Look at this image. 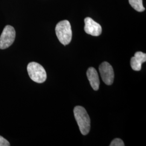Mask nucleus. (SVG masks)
I'll return each instance as SVG.
<instances>
[{"instance_id":"f257e3e1","label":"nucleus","mask_w":146,"mask_h":146,"mask_svg":"<svg viewBox=\"0 0 146 146\" xmlns=\"http://www.w3.org/2000/svg\"><path fill=\"white\" fill-rule=\"evenodd\" d=\"M74 114L81 134L84 135L88 134L90 129V119L86 110L82 106H76Z\"/></svg>"},{"instance_id":"423d86ee","label":"nucleus","mask_w":146,"mask_h":146,"mask_svg":"<svg viewBox=\"0 0 146 146\" xmlns=\"http://www.w3.org/2000/svg\"><path fill=\"white\" fill-rule=\"evenodd\" d=\"M84 31L89 35L98 36L102 33L101 25L94 21L92 18L87 17L84 19Z\"/></svg>"},{"instance_id":"0eeeda50","label":"nucleus","mask_w":146,"mask_h":146,"mask_svg":"<svg viewBox=\"0 0 146 146\" xmlns=\"http://www.w3.org/2000/svg\"><path fill=\"white\" fill-rule=\"evenodd\" d=\"M146 61V54L141 52H137L135 53L134 56L131 60V68L135 71H140L141 69L142 64Z\"/></svg>"},{"instance_id":"39448f33","label":"nucleus","mask_w":146,"mask_h":146,"mask_svg":"<svg viewBox=\"0 0 146 146\" xmlns=\"http://www.w3.org/2000/svg\"><path fill=\"white\" fill-rule=\"evenodd\" d=\"M99 71L104 84L107 85L112 84L114 82V72L110 63L107 62L102 63L100 65Z\"/></svg>"},{"instance_id":"20e7f679","label":"nucleus","mask_w":146,"mask_h":146,"mask_svg":"<svg viewBox=\"0 0 146 146\" xmlns=\"http://www.w3.org/2000/svg\"><path fill=\"white\" fill-rule=\"evenodd\" d=\"M15 30L13 27L7 25L0 36V49H5L11 46L15 38Z\"/></svg>"},{"instance_id":"1a4fd4ad","label":"nucleus","mask_w":146,"mask_h":146,"mask_svg":"<svg viewBox=\"0 0 146 146\" xmlns=\"http://www.w3.org/2000/svg\"><path fill=\"white\" fill-rule=\"evenodd\" d=\"M129 4L135 10L139 12L145 11V8L143 5L142 0H129Z\"/></svg>"},{"instance_id":"f03ea898","label":"nucleus","mask_w":146,"mask_h":146,"mask_svg":"<svg viewBox=\"0 0 146 146\" xmlns=\"http://www.w3.org/2000/svg\"><path fill=\"white\" fill-rule=\"evenodd\" d=\"M55 32L59 41L64 46H66L71 42L72 38V31L69 21H60L56 25Z\"/></svg>"},{"instance_id":"9b49d317","label":"nucleus","mask_w":146,"mask_h":146,"mask_svg":"<svg viewBox=\"0 0 146 146\" xmlns=\"http://www.w3.org/2000/svg\"><path fill=\"white\" fill-rule=\"evenodd\" d=\"M10 143L3 137L0 136V146H9Z\"/></svg>"},{"instance_id":"6e6552de","label":"nucleus","mask_w":146,"mask_h":146,"mask_svg":"<svg viewBox=\"0 0 146 146\" xmlns=\"http://www.w3.org/2000/svg\"><path fill=\"white\" fill-rule=\"evenodd\" d=\"M87 76L92 88L94 90H98L99 89L100 80L96 70L93 67L89 68L87 72Z\"/></svg>"},{"instance_id":"9d476101","label":"nucleus","mask_w":146,"mask_h":146,"mask_svg":"<svg viewBox=\"0 0 146 146\" xmlns=\"http://www.w3.org/2000/svg\"><path fill=\"white\" fill-rule=\"evenodd\" d=\"M125 144L123 141L120 139H115L111 141L110 146H124Z\"/></svg>"},{"instance_id":"7ed1b4c3","label":"nucleus","mask_w":146,"mask_h":146,"mask_svg":"<svg viewBox=\"0 0 146 146\" xmlns=\"http://www.w3.org/2000/svg\"><path fill=\"white\" fill-rule=\"evenodd\" d=\"M27 71L31 80L36 83L42 84L47 79L45 69L38 63H29L27 66Z\"/></svg>"}]
</instances>
